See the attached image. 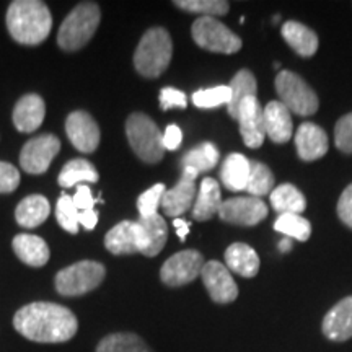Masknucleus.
<instances>
[{
	"mask_svg": "<svg viewBox=\"0 0 352 352\" xmlns=\"http://www.w3.org/2000/svg\"><path fill=\"white\" fill-rule=\"evenodd\" d=\"M65 132L77 151L91 153L100 145V127L87 111H74L65 120Z\"/></svg>",
	"mask_w": 352,
	"mask_h": 352,
	"instance_id": "4468645a",
	"label": "nucleus"
},
{
	"mask_svg": "<svg viewBox=\"0 0 352 352\" xmlns=\"http://www.w3.org/2000/svg\"><path fill=\"white\" fill-rule=\"evenodd\" d=\"M188 107L186 94L182 90H176L173 87H165L160 90V108L168 111L171 108L184 109Z\"/></svg>",
	"mask_w": 352,
	"mask_h": 352,
	"instance_id": "ea45409f",
	"label": "nucleus"
},
{
	"mask_svg": "<svg viewBox=\"0 0 352 352\" xmlns=\"http://www.w3.org/2000/svg\"><path fill=\"white\" fill-rule=\"evenodd\" d=\"M183 142V132L176 124H170L164 134L165 151H176Z\"/></svg>",
	"mask_w": 352,
	"mask_h": 352,
	"instance_id": "c03bdc74",
	"label": "nucleus"
},
{
	"mask_svg": "<svg viewBox=\"0 0 352 352\" xmlns=\"http://www.w3.org/2000/svg\"><path fill=\"white\" fill-rule=\"evenodd\" d=\"M139 223L144 228L145 241H147L144 256H157L165 248L166 240H168V227H166L165 219L162 215L153 214L148 217H140Z\"/></svg>",
	"mask_w": 352,
	"mask_h": 352,
	"instance_id": "cd10ccee",
	"label": "nucleus"
},
{
	"mask_svg": "<svg viewBox=\"0 0 352 352\" xmlns=\"http://www.w3.org/2000/svg\"><path fill=\"white\" fill-rule=\"evenodd\" d=\"M219 151L212 142H202L184 153L182 158L183 168H192L197 175L212 170L219 164Z\"/></svg>",
	"mask_w": 352,
	"mask_h": 352,
	"instance_id": "2f4dec72",
	"label": "nucleus"
},
{
	"mask_svg": "<svg viewBox=\"0 0 352 352\" xmlns=\"http://www.w3.org/2000/svg\"><path fill=\"white\" fill-rule=\"evenodd\" d=\"M196 178L197 173L195 170L183 168L182 179L176 183V186L166 189L160 204L166 215H173L175 219H179V215L191 209L196 197Z\"/></svg>",
	"mask_w": 352,
	"mask_h": 352,
	"instance_id": "dca6fc26",
	"label": "nucleus"
},
{
	"mask_svg": "<svg viewBox=\"0 0 352 352\" xmlns=\"http://www.w3.org/2000/svg\"><path fill=\"white\" fill-rule=\"evenodd\" d=\"M228 87H230L232 90V98L228 101L227 109H228V114H230L233 120H236L240 104L243 103L246 98L256 96L258 82H256V77L253 76L252 70L241 69L240 72L235 74V77L232 78L230 85Z\"/></svg>",
	"mask_w": 352,
	"mask_h": 352,
	"instance_id": "bb28decb",
	"label": "nucleus"
},
{
	"mask_svg": "<svg viewBox=\"0 0 352 352\" xmlns=\"http://www.w3.org/2000/svg\"><path fill=\"white\" fill-rule=\"evenodd\" d=\"M250 164L248 160L241 153H230L226 158L222 165V171H220V178H222L223 186L228 191H246V184H248L250 176Z\"/></svg>",
	"mask_w": 352,
	"mask_h": 352,
	"instance_id": "393cba45",
	"label": "nucleus"
},
{
	"mask_svg": "<svg viewBox=\"0 0 352 352\" xmlns=\"http://www.w3.org/2000/svg\"><path fill=\"white\" fill-rule=\"evenodd\" d=\"M104 246L113 254H144L145 233L139 220H122L104 236Z\"/></svg>",
	"mask_w": 352,
	"mask_h": 352,
	"instance_id": "f8f14e48",
	"label": "nucleus"
},
{
	"mask_svg": "<svg viewBox=\"0 0 352 352\" xmlns=\"http://www.w3.org/2000/svg\"><path fill=\"white\" fill-rule=\"evenodd\" d=\"M228 271L241 277H254L259 271V258L254 250L246 243H233L226 252Z\"/></svg>",
	"mask_w": 352,
	"mask_h": 352,
	"instance_id": "b1692460",
	"label": "nucleus"
},
{
	"mask_svg": "<svg viewBox=\"0 0 352 352\" xmlns=\"http://www.w3.org/2000/svg\"><path fill=\"white\" fill-rule=\"evenodd\" d=\"M338 215L347 227L352 228V184H349L338 201Z\"/></svg>",
	"mask_w": 352,
	"mask_h": 352,
	"instance_id": "79ce46f5",
	"label": "nucleus"
},
{
	"mask_svg": "<svg viewBox=\"0 0 352 352\" xmlns=\"http://www.w3.org/2000/svg\"><path fill=\"white\" fill-rule=\"evenodd\" d=\"M283 38L302 57H311L318 51L316 33L298 21H285L283 25Z\"/></svg>",
	"mask_w": 352,
	"mask_h": 352,
	"instance_id": "5701e85b",
	"label": "nucleus"
},
{
	"mask_svg": "<svg viewBox=\"0 0 352 352\" xmlns=\"http://www.w3.org/2000/svg\"><path fill=\"white\" fill-rule=\"evenodd\" d=\"M201 277L206 289H208L209 297L212 298L215 303L227 305V303L235 302L236 297H239V285L233 280L228 267L223 266L222 263H204V267H202L201 271Z\"/></svg>",
	"mask_w": 352,
	"mask_h": 352,
	"instance_id": "ddd939ff",
	"label": "nucleus"
},
{
	"mask_svg": "<svg viewBox=\"0 0 352 352\" xmlns=\"http://www.w3.org/2000/svg\"><path fill=\"white\" fill-rule=\"evenodd\" d=\"M173 43L165 28H151L134 52V67L142 77L157 78L168 69Z\"/></svg>",
	"mask_w": 352,
	"mask_h": 352,
	"instance_id": "7ed1b4c3",
	"label": "nucleus"
},
{
	"mask_svg": "<svg viewBox=\"0 0 352 352\" xmlns=\"http://www.w3.org/2000/svg\"><path fill=\"white\" fill-rule=\"evenodd\" d=\"M13 252L21 261L32 267H43L50 261V248L41 236L30 235V233H20L12 241Z\"/></svg>",
	"mask_w": 352,
	"mask_h": 352,
	"instance_id": "412c9836",
	"label": "nucleus"
},
{
	"mask_svg": "<svg viewBox=\"0 0 352 352\" xmlns=\"http://www.w3.org/2000/svg\"><path fill=\"white\" fill-rule=\"evenodd\" d=\"M13 328L33 342L59 344L76 336L78 321L67 307L52 302H33L16 311Z\"/></svg>",
	"mask_w": 352,
	"mask_h": 352,
	"instance_id": "f257e3e1",
	"label": "nucleus"
},
{
	"mask_svg": "<svg viewBox=\"0 0 352 352\" xmlns=\"http://www.w3.org/2000/svg\"><path fill=\"white\" fill-rule=\"evenodd\" d=\"M78 215L80 210L77 209V206L74 204V199L69 195H63L57 201L56 208V219L59 222V226L69 233H77L78 232Z\"/></svg>",
	"mask_w": 352,
	"mask_h": 352,
	"instance_id": "e433bc0d",
	"label": "nucleus"
},
{
	"mask_svg": "<svg viewBox=\"0 0 352 352\" xmlns=\"http://www.w3.org/2000/svg\"><path fill=\"white\" fill-rule=\"evenodd\" d=\"M274 230L285 235V239L307 241L310 239L311 226L307 219L297 214H283L274 222Z\"/></svg>",
	"mask_w": 352,
	"mask_h": 352,
	"instance_id": "72a5a7b5",
	"label": "nucleus"
},
{
	"mask_svg": "<svg viewBox=\"0 0 352 352\" xmlns=\"http://www.w3.org/2000/svg\"><path fill=\"white\" fill-rule=\"evenodd\" d=\"M329 341L344 342L352 338V296L342 298L324 315L321 324Z\"/></svg>",
	"mask_w": 352,
	"mask_h": 352,
	"instance_id": "f3484780",
	"label": "nucleus"
},
{
	"mask_svg": "<svg viewBox=\"0 0 352 352\" xmlns=\"http://www.w3.org/2000/svg\"><path fill=\"white\" fill-rule=\"evenodd\" d=\"M219 217L240 227H254L267 217V206L259 197H232L222 202Z\"/></svg>",
	"mask_w": 352,
	"mask_h": 352,
	"instance_id": "9b49d317",
	"label": "nucleus"
},
{
	"mask_svg": "<svg viewBox=\"0 0 352 352\" xmlns=\"http://www.w3.org/2000/svg\"><path fill=\"white\" fill-rule=\"evenodd\" d=\"M274 189V175L267 165L261 162H252L250 164V176L248 184H246V191L253 197H259L271 195Z\"/></svg>",
	"mask_w": 352,
	"mask_h": 352,
	"instance_id": "473e14b6",
	"label": "nucleus"
},
{
	"mask_svg": "<svg viewBox=\"0 0 352 352\" xmlns=\"http://www.w3.org/2000/svg\"><path fill=\"white\" fill-rule=\"evenodd\" d=\"M51 206L50 201L41 195H32L25 197L23 201L16 206L15 219L19 226L25 228H34L50 217Z\"/></svg>",
	"mask_w": 352,
	"mask_h": 352,
	"instance_id": "a878e982",
	"label": "nucleus"
},
{
	"mask_svg": "<svg viewBox=\"0 0 352 352\" xmlns=\"http://www.w3.org/2000/svg\"><path fill=\"white\" fill-rule=\"evenodd\" d=\"M101 20L100 7L95 2H82L65 16L57 33V44L64 51H78L94 38Z\"/></svg>",
	"mask_w": 352,
	"mask_h": 352,
	"instance_id": "20e7f679",
	"label": "nucleus"
},
{
	"mask_svg": "<svg viewBox=\"0 0 352 352\" xmlns=\"http://www.w3.org/2000/svg\"><path fill=\"white\" fill-rule=\"evenodd\" d=\"M192 39L197 46L219 54H235L241 50V39L212 16H201L192 23Z\"/></svg>",
	"mask_w": 352,
	"mask_h": 352,
	"instance_id": "6e6552de",
	"label": "nucleus"
},
{
	"mask_svg": "<svg viewBox=\"0 0 352 352\" xmlns=\"http://www.w3.org/2000/svg\"><path fill=\"white\" fill-rule=\"evenodd\" d=\"M7 28L16 43L36 46L51 33L50 8L41 0H15L7 10Z\"/></svg>",
	"mask_w": 352,
	"mask_h": 352,
	"instance_id": "f03ea898",
	"label": "nucleus"
},
{
	"mask_svg": "<svg viewBox=\"0 0 352 352\" xmlns=\"http://www.w3.org/2000/svg\"><path fill=\"white\" fill-rule=\"evenodd\" d=\"M176 7L184 12L202 13L204 16H222L230 10V3L226 0H176Z\"/></svg>",
	"mask_w": 352,
	"mask_h": 352,
	"instance_id": "f704fd0d",
	"label": "nucleus"
},
{
	"mask_svg": "<svg viewBox=\"0 0 352 352\" xmlns=\"http://www.w3.org/2000/svg\"><path fill=\"white\" fill-rule=\"evenodd\" d=\"M107 270L98 261H78L56 274L54 287L63 297H80L103 283Z\"/></svg>",
	"mask_w": 352,
	"mask_h": 352,
	"instance_id": "423d86ee",
	"label": "nucleus"
},
{
	"mask_svg": "<svg viewBox=\"0 0 352 352\" xmlns=\"http://www.w3.org/2000/svg\"><path fill=\"white\" fill-rule=\"evenodd\" d=\"M98 171L85 158L70 160L59 175V184L63 188H74L80 183H96Z\"/></svg>",
	"mask_w": 352,
	"mask_h": 352,
	"instance_id": "7c9ffc66",
	"label": "nucleus"
},
{
	"mask_svg": "<svg viewBox=\"0 0 352 352\" xmlns=\"http://www.w3.org/2000/svg\"><path fill=\"white\" fill-rule=\"evenodd\" d=\"M263 116L266 138H270L272 142L284 144L292 138V116H290V111L280 101H270L266 108L263 109Z\"/></svg>",
	"mask_w": 352,
	"mask_h": 352,
	"instance_id": "6ab92c4d",
	"label": "nucleus"
},
{
	"mask_svg": "<svg viewBox=\"0 0 352 352\" xmlns=\"http://www.w3.org/2000/svg\"><path fill=\"white\" fill-rule=\"evenodd\" d=\"M20 184V173L15 166L0 162V192H13Z\"/></svg>",
	"mask_w": 352,
	"mask_h": 352,
	"instance_id": "a19ab883",
	"label": "nucleus"
},
{
	"mask_svg": "<svg viewBox=\"0 0 352 352\" xmlns=\"http://www.w3.org/2000/svg\"><path fill=\"white\" fill-rule=\"evenodd\" d=\"M297 153L303 162H314L328 152V135L323 127L314 122H303L296 134Z\"/></svg>",
	"mask_w": 352,
	"mask_h": 352,
	"instance_id": "a211bd4d",
	"label": "nucleus"
},
{
	"mask_svg": "<svg viewBox=\"0 0 352 352\" xmlns=\"http://www.w3.org/2000/svg\"><path fill=\"white\" fill-rule=\"evenodd\" d=\"M165 191H166L165 184L158 183V184H155V186L147 189V191L142 192V195L139 196L138 209H139L140 217H148V215L158 214L157 210H158V208H160L162 197H164Z\"/></svg>",
	"mask_w": 352,
	"mask_h": 352,
	"instance_id": "4c0bfd02",
	"label": "nucleus"
},
{
	"mask_svg": "<svg viewBox=\"0 0 352 352\" xmlns=\"http://www.w3.org/2000/svg\"><path fill=\"white\" fill-rule=\"evenodd\" d=\"M271 206L277 214H297L300 215L307 209V199L300 189L294 184H280L271 192Z\"/></svg>",
	"mask_w": 352,
	"mask_h": 352,
	"instance_id": "c85d7f7f",
	"label": "nucleus"
},
{
	"mask_svg": "<svg viewBox=\"0 0 352 352\" xmlns=\"http://www.w3.org/2000/svg\"><path fill=\"white\" fill-rule=\"evenodd\" d=\"M78 223L87 228V230H94L98 223V212L95 209L90 210H82L80 215H78Z\"/></svg>",
	"mask_w": 352,
	"mask_h": 352,
	"instance_id": "a18cd8bd",
	"label": "nucleus"
},
{
	"mask_svg": "<svg viewBox=\"0 0 352 352\" xmlns=\"http://www.w3.org/2000/svg\"><path fill=\"white\" fill-rule=\"evenodd\" d=\"M202 267H204L202 254L196 250H184L166 259L160 270V279L168 287H182L191 284L197 276H201Z\"/></svg>",
	"mask_w": 352,
	"mask_h": 352,
	"instance_id": "1a4fd4ad",
	"label": "nucleus"
},
{
	"mask_svg": "<svg viewBox=\"0 0 352 352\" xmlns=\"http://www.w3.org/2000/svg\"><path fill=\"white\" fill-rule=\"evenodd\" d=\"M334 144L344 153H352V113L342 116L334 127Z\"/></svg>",
	"mask_w": 352,
	"mask_h": 352,
	"instance_id": "58836bf2",
	"label": "nucleus"
},
{
	"mask_svg": "<svg viewBox=\"0 0 352 352\" xmlns=\"http://www.w3.org/2000/svg\"><path fill=\"white\" fill-rule=\"evenodd\" d=\"M60 151V140L52 134H43L30 139L20 153V165L26 173L43 175Z\"/></svg>",
	"mask_w": 352,
	"mask_h": 352,
	"instance_id": "9d476101",
	"label": "nucleus"
},
{
	"mask_svg": "<svg viewBox=\"0 0 352 352\" xmlns=\"http://www.w3.org/2000/svg\"><path fill=\"white\" fill-rule=\"evenodd\" d=\"M261 103L256 96L246 98L239 108V116L236 121L240 124L241 138L246 147L258 148L261 147L264 139H266V129H264V116H263Z\"/></svg>",
	"mask_w": 352,
	"mask_h": 352,
	"instance_id": "2eb2a0df",
	"label": "nucleus"
},
{
	"mask_svg": "<svg viewBox=\"0 0 352 352\" xmlns=\"http://www.w3.org/2000/svg\"><path fill=\"white\" fill-rule=\"evenodd\" d=\"M220 206H222V195H220L219 183L214 178H204L197 191L192 217L197 222H206L219 214Z\"/></svg>",
	"mask_w": 352,
	"mask_h": 352,
	"instance_id": "4be33fe9",
	"label": "nucleus"
},
{
	"mask_svg": "<svg viewBox=\"0 0 352 352\" xmlns=\"http://www.w3.org/2000/svg\"><path fill=\"white\" fill-rule=\"evenodd\" d=\"M274 85L280 103L289 111L296 113L298 116H310V114L318 111V96H316L314 88L297 74L290 72V70H280L277 74Z\"/></svg>",
	"mask_w": 352,
	"mask_h": 352,
	"instance_id": "0eeeda50",
	"label": "nucleus"
},
{
	"mask_svg": "<svg viewBox=\"0 0 352 352\" xmlns=\"http://www.w3.org/2000/svg\"><path fill=\"white\" fill-rule=\"evenodd\" d=\"M95 352H155L135 333H111L98 342Z\"/></svg>",
	"mask_w": 352,
	"mask_h": 352,
	"instance_id": "c756f323",
	"label": "nucleus"
},
{
	"mask_svg": "<svg viewBox=\"0 0 352 352\" xmlns=\"http://www.w3.org/2000/svg\"><path fill=\"white\" fill-rule=\"evenodd\" d=\"M173 226L176 228V233H178V236L182 239V241L186 240V236L189 233V222H186L184 219H175Z\"/></svg>",
	"mask_w": 352,
	"mask_h": 352,
	"instance_id": "49530a36",
	"label": "nucleus"
},
{
	"mask_svg": "<svg viewBox=\"0 0 352 352\" xmlns=\"http://www.w3.org/2000/svg\"><path fill=\"white\" fill-rule=\"evenodd\" d=\"M232 98V90L228 85H219L212 88H204L192 94V103L201 109H212L220 104H228Z\"/></svg>",
	"mask_w": 352,
	"mask_h": 352,
	"instance_id": "c9c22d12",
	"label": "nucleus"
},
{
	"mask_svg": "<svg viewBox=\"0 0 352 352\" xmlns=\"http://www.w3.org/2000/svg\"><path fill=\"white\" fill-rule=\"evenodd\" d=\"M74 199V204L77 206V209L80 210H90L94 209V206L96 204V202H101V197H98V199H94V196H91V189L85 186V184H80V186L77 188V192L76 196L72 197Z\"/></svg>",
	"mask_w": 352,
	"mask_h": 352,
	"instance_id": "37998d69",
	"label": "nucleus"
},
{
	"mask_svg": "<svg viewBox=\"0 0 352 352\" xmlns=\"http://www.w3.org/2000/svg\"><path fill=\"white\" fill-rule=\"evenodd\" d=\"M46 116V103L39 95L21 96L13 108V124L20 132H34Z\"/></svg>",
	"mask_w": 352,
	"mask_h": 352,
	"instance_id": "aec40b11",
	"label": "nucleus"
},
{
	"mask_svg": "<svg viewBox=\"0 0 352 352\" xmlns=\"http://www.w3.org/2000/svg\"><path fill=\"white\" fill-rule=\"evenodd\" d=\"M126 134L132 151L145 164H158L164 158V134L147 114L132 113L126 121Z\"/></svg>",
	"mask_w": 352,
	"mask_h": 352,
	"instance_id": "39448f33",
	"label": "nucleus"
},
{
	"mask_svg": "<svg viewBox=\"0 0 352 352\" xmlns=\"http://www.w3.org/2000/svg\"><path fill=\"white\" fill-rule=\"evenodd\" d=\"M292 250V241H290V239H284L279 241V252L280 253H287Z\"/></svg>",
	"mask_w": 352,
	"mask_h": 352,
	"instance_id": "de8ad7c7",
	"label": "nucleus"
}]
</instances>
